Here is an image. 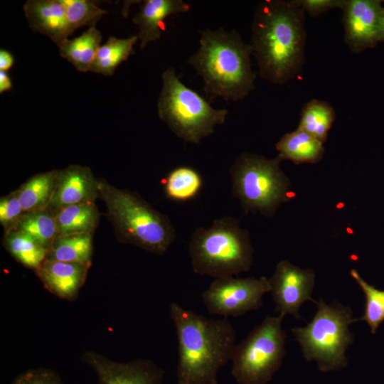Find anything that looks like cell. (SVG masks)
<instances>
[{
  "label": "cell",
  "instance_id": "cell-21",
  "mask_svg": "<svg viewBox=\"0 0 384 384\" xmlns=\"http://www.w3.org/2000/svg\"><path fill=\"white\" fill-rule=\"evenodd\" d=\"M58 170L38 174L16 190L24 213L48 209L50 203Z\"/></svg>",
  "mask_w": 384,
  "mask_h": 384
},
{
  "label": "cell",
  "instance_id": "cell-5",
  "mask_svg": "<svg viewBox=\"0 0 384 384\" xmlns=\"http://www.w3.org/2000/svg\"><path fill=\"white\" fill-rule=\"evenodd\" d=\"M188 252L195 273L216 279L248 271L254 250L249 233L238 220L225 216L214 220L208 228H197Z\"/></svg>",
  "mask_w": 384,
  "mask_h": 384
},
{
  "label": "cell",
  "instance_id": "cell-2",
  "mask_svg": "<svg viewBox=\"0 0 384 384\" xmlns=\"http://www.w3.org/2000/svg\"><path fill=\"white\" fill-rule=\"evenodd\" d=\"M169 314L178 339L177 382L215 384L218 370L231 361L236 334L227 318L209 319L176 302Z\"/></svg>",
  "mask_w": 384,
  "mask_h": 384
},
{
  "label": "cell",
  "instance_id": "cell-27",
  "mask_svg": "<svg viewBox=\"0 0 384 384\" xmlns=\"http://www.w3.org/2000/svg\"><path fill=\"white\" fill-rule=\"evenodd\" d=\"M13 230L27 234L48 250L58 237L55 215L48 209L24 213Z\"/></svg>",
  "mask_w": 384,
  "mask_h": 384
},
{
  "label": "cell",
  "instance_id": "cell-31",
  "mask_svg": "<svg viewBox=\"0 0 384 384\" xmlns=\"http://www.w3.org/2000/svg\"><path fill=\"white\" fill-rule=\"evenodd\" d=\"M11 384H63L59 375L48 368L30 369L18 375Z\"/></svg>",
  "mask_w": 384,
  "mask_h": 384
},
{
  "label": "cell",
  "instance_id": "cell-12",
  "mask_svg": "<svg viewBox=\"0 0 384 384\" xmlns=\"http://www.w3.org/2000/svg\"><path fill=\"white\" fill-rule=\"evenodd\" d=\"M341 9L344 41L351 51L360 53L383 41L381 1L345 0Z\"/></svg>",
  "mask_w": 384,
  "mask_h": 384
},
{
  "label": "cell",
  "instance_id": "cell-29",
  "mask_svg": "<svg viewBox=\"0 0 384 384\" xmlns=\"http://www.w3.org/2000/svg\"><path fill=\"white\" fill-rule=\"evenodd\" d=\"M66 8V18L70 34L82 26L95 25L107 14L94 2L87 0H63Z\"/></svg>",
  "mask_w": 384,
  "mask_h": 384
},
{
  "label": "cell",
  "instance_id": "cell-33",
  "mask_svg": "<svg viewBox=\"0 0 384 384\" xmlns=\"http://www.w3.org/2000/svg\"><path fill=\"white\" fill-rule=\"evenodd\" d=\"M14 58L8 50L1 49L0 50V70L7 71L14 65Z\"/></svg>",
  "mask_w": 384,
  "mask_h": 384
},
{
  "label": "cell",
  "instance_id": "cell-25",
  "mask_svg": "<svg viewBox=\"0 0 384 384\" xmlns=\"http://www.w3.org/2000/svg\"><path fill=\"white\" fill-rule=\"evenodd\" d=\"M137 41V36L126 38L110 36L107 42L99 48L90 71L112 75L118 65L132 55Z\"/></svg>",
  "mask_w": 384,
  "mask_h": 384
},
{
  "label": "cell",
  "instance_id": "cell-1",
  "mask_svg": "<svg viewBox=\"0 0 384 384\" xmlns=\"http://www.w3.org/2000/svg\"><path fill=\"white\" fill-rule=\"evenodd\" d=\"M304 14L296 0H265L257 5L249 44L264 80L281 85L302 70L306 43Z\"/></svg>",
  "mask_w": 384,
  "mask_h": 384
},
{
  "label": "cell",
  "instance_id": "cell-13",
  "mask_svg": "<svg viewBox=\"0 0 384 384\" xmlns=\"http://www.w3.org/2000/svg\"><path fill=\"white\" fill-rule=\"evenodd\" d=\"M81 359L95 371L99 384H161L164 377L163 370L149 360L116 362L95 351Z\"/></svg>",
  "mask_w": 384,
  "mask_h": 384
},
{
  "label": "cell",
  "instance_id": "cell-19",
  "mask_svg": "<svg viewBox=\"0 0 384 384\" xmlns=\"http://www.w3.org/2000/svg\"><path fill=\"white\" fill-rule=\"evenodd\" d=\"M53 213L58 236L93 234L100 222V212L95 203L66 206Z\"/></svg>",
  "mask_w": 384,
  "mask_h": 384
},
{
  "label": "cell",
  "instance_id": "cell-9",
  "mask_svg": "<svg viewBox=\"0 0 384 384\" xmlns=\"http://www.w3.org/2000/svg\"><path fill=\"white\" fill-rule=\"evenodd\" d=\"M284 316H267L239 343L231 358V373L239 384H266L285 355Z\"/></svg>",
  "mask_w": 384,
  "mask_h": 384
},
{
  "label": "cell",
  "instance_id": "cell-3",
  "mask_svg": "<svg viewBox=\"0 0 384 384\" xmlns=\"http://www.w3.org/2000/svg\"><path fill=\"white\" fill-rule=\"evenodd\" d=\"M251 47L235 30L222 28L200 31L199 48L188 60L212 97L237 102L255 90Z\"/></svg>",
  "mask_w": 384,
  "mask_h": 384
},
{
  "label": "cell",
  "instance_id": "cell-17",
  "mask_svg": "<svg viewBox=\"0 0 384 384\" xmlns=\"http://www.w3.org/2000/svg\"><path fill=\"white\" fill-rule=\"evenodd\" d=\"M190 4L182 0H146L139 12L132 19L139 28L137 35L143 49L150 43L159 40L165 30L167 17L188 12Z\"/></svg>",
  "mask_w": 384,
  "mask_h": 384
},
{
  "label": "cell",
  "instance_id": "cell-4",
  "mask_svg": "<svg viewBox=\"0 0 384 384\" xmlns=\"http://www.w3.org/2000/svg\"><path fill=\"white\" fill-rule=\"evenodd\" d=\"M99 198L107 208L117 240L162 255L176 238L169 218L154 209L134 192L98 179Z\"/></svg>",
  "mask_w": 384,
  "mask_h": 384
},
{
  "label": "cell",
  "instance_id": "cell-15",
  "mask_svg": "<svg viewBox=\"0 0 384 384\" xmlns=\"http://www.w3.org/2000/svg\"><path fill=\"white\" fill-rule=\"evenodd\" d=\"M88 270V267L78 263L46 260L35 272L47 290L71 301L84 284Z\"/></svg>",
  "mask_w": 384,
  "mask_h": 384
},
{
  "label": "cell",
  "instance_id": "cell-7",
  "mask_svg": "<svg viewBox=\"0 0 384 384\" xmlns=\"http://www.w3.org/2000/svg\"><path fill=\"white\" fill-rule=\"evenodd\" d=\"M157 111L159 118L184 142L198 144L225 123L228 112L215 109L199 93L184 85L175 69L161 75Z\"/></svg>",
  "mask_w": 384,
  "mask_h": 384
},
{
  "label": "cell",
  "instance_id": "cell-6",
  "mask_svg": "<svg viewBox=\"0 0 384 384\" xmlns=\"http://www.w3.org/2000/svg\"><path fill=\"white\" fill-rule=\"evenodd\" d=\"M316 311L305 326L292 332L307 361L316 362L320 371L338 370L348 365L346 351L353 342L349 326L357 321L353 311L337 302L316 301Z\"/></svg>",
  "mask_w": 384,
  "mask_h": 384
},
{
  "label": "cell",
  "instance_id": "cell-37",
  "mask_svg": "<svg viewBox=\"0 0 384 384\" xmlns=\"http://www.w3.org/2000/svg\"><path fill=\"white\" fill-rule=\"evenodd\" d=\"M215 384H218V383H215Z\"/></svg>",
  "mask_w": 384,
  "mask_h": 384
},
{
  "label": "cell",
  "instance_id": "cell-32",
  "mask_svg": "<svg viewBox=\"0 0 384 384\" xmlns=\"http://www.w3.org/2000/svg\"><path fill=\"white\" fill-rule=\"evenodd\" d=\"M298 5L311 16H319L331 9H341L345 0H296Z\"/></svg>",
  "mask_w": 384,
  "mask_h": 384
},
{
  "label": "cell",
  "instance_id": "cell-28",
  "mask_svg": "<svg viewBox=\"0 0 384 384\" xmlns=\"http://www.w3.org/2000/svg\"><path fill=\"white\" fill-rule=\"evenodd\" d=\"M350 274L366 296L364 314L357 321H366L371 334H375L379 325L384 321V290L369 284L356 270H351Z\"/></svg>",
  "mask_w": 384,
  "mask_h": 384
},
{
  "label": "cell",
  "instance_id": "cell-10",
  "mask_svg": "<svg viewBox=\"0 0 384 384\" xmlns=\"http://www.w3.org/2000/svg\"><path fill=\"white\" fill-rule=\"evenodd\" d=\"M270 291L269 280L265 277L230 276L214 279L201 297L209 314L236 317L260 309L264 295Z\"/></svg>",
  "mask_w": 384,
  "mask_h": 384
},
{
  "label": "cell",
  "instance_id": "cell-30",
  "mask_svg": "<svg viewBox=\"0 0 384 384\" xmlns=\"http://www.w3.org/2000/svg\"><path fill=\"white\" fill-rule=\"evenodd\" d=\"M24 214L16 190L0 199V223L7 233L13 230Z\"/></svg>",
  "mask_w": 384,
  "mask_h": 384
},
{
  "label": "cell",
  "instance_id": "cell-18",
  "mask_svg": "<svg viewBox=\"0 0 384 384\" xmlns=\"http://www.w3.org/2000/svg\"><path fill=\"white\" fill-rule=\"evenodd\" d=\"M275 148L282 160L297 164L317 163L324 154V144L299 128L284 134Z\"/></svg>",
  "mask_w": 384,
  "mask_h": 384
},
{
  "label": "cell",
  "instance_id": "cell-20",
  "mask_svg": "<svg viewBox=\"0 0 384 384\" xmlns=\"http://www.w3.org/2000/svg\"><path fill=\"white\" fill-rule=\"evenodd\" d=\"M101 41L100 31L92 26L77 38L65 39L58 46L61 57L72 63L78 71L87 72L91 70Z\"/></svg>",
  "mask_w": 384,
  "mask_h": 384
},
{
  "label": "cell",
  "instance_id": "cell-23",
  "mask_svg": "<svg viewBox=\"0 0 384 384\" xmlns=\"http://www.w3.org/2000/svg\"><path fill=\"white\" fill-rule=\"evenodd\" d=\"M164 191L170 200L185 202L198 196L203 178L195 169L188 166L174 168L163 179Z\"/></svg>",
  "mask_w": 384,
  "mask_h": 384
},
{
  "label": "cell",
  "instance_id": "cell-36",
  "mask_svg": "<svg viewBox=\"0 0 384 384\" xmlns=\"http://www.w3.org/2000/svg\"><path fill=\"white\" fill-rule=\"evenodd\" d=\"M175 384H180V383H178V382H176V383H175Z\"/></svg>",
  "mask_w": 384,
  "mask_h": 384
},
{
  "label": "cell",
  "instance_id": "cell-8",
  "mask_svg": "<svg viewBox=\"0 0 384 384\" xmlns=\"http://www.w3.org/2000/svg\"><path fill=\"white\" fill-rule=\"evenodd\" d=\"M282 161L247 152L236 158L230 169L233 193L246 213L270 218L293 197Z\"/></svg>",
  "mask_w": 384,
  "mask_h": 384
},
{
  "label": "cell",
  "instance_id": "cell-22",
  "mask_svg": "<svg viewBox=\"0 0 384 384\" xmlns=\"http://www.w3.org/2000/svg\"><path fill=\"white\" fill-rule=\"evenodd\" d=\"M93 234L58 236L48 250L46 260L78 263L90 268Z\"/></svg>",
  "mask_w": 384,
  "mask_h": 384
},
{
  "label": "cell",
  "instance_id": "cell-35",
  "mask_svg": "<svg viewBox=\"0 0 384 384\" xmlns=\"http://www.w3.org/2000/svg\"><path fill=\"white\" fill-rule=\"evenodd\" d=\"M383 36L384 41V13H383Z\"/></svg>",
  "mask_w": 384,
  "mask_h": 384
},
{
  "label": "cell",
  "instance_id": "cell-34",
  "mask_svg": "<svg viewBox=\"0 0 384 384\" xmlns=\"http://www.w3.org/2000/svg\"><path fill=\"white\" fill-rule=\"evenodd\" d=\"M12 88V81L6 71L0 70V93L9 91Z\"/></svg>",
  "mask_w": 384,
  "mask_h": 384
},
{
  "label": "cell",
  "instance_id": "cell-24",
  "mask_svg": "<svg viewBox=\"0 0 384 384\" xmlns=\"http://www.w3.org/2000/svg\"><path fill=\"white\" fill-rule=\"evenodd\" d=\"M4 245L14 258L34 271L47 257L48 249L27 234L17 230L5 233Z\"/></svg>",
  "mask_w": 384,
  "mask_h": 384
},
{
  "label": "cell",
  "instance_id": "cell-16",
  "mask_svg": "<svg viewBox=\"0 0 384 384\" xmlns=\"http://www.w3.org/2000/svg\"><path fill=\"white\" fill-rule=\"evenodd\" d=\"M23 10L31 28L48 36L57 45L71 35L63 0H28Z\"/></svg>",
  "mask_w": 384,
  "mask_h": 384
},
{
  "label": "cell",
  "instance_id": "cell-11",
  "mask_svg": "<svg viewBox=\"0 0 384 384\" xmlns=\"http://www.w3.org/2000/svg\"><path fill=\"white\" fill-rule=\"evenodd\" d=\"M269 280L271 294L279 315H292L299 319L302 305L311 301L315 284V274L311 269H302L288 260H281Z\"/></svg>",
  "mask_w": 384,
  "mask_h": 384
},
{
  "label": "cell",
  "instance_id": "cell-14",
  "mask_svg": "<svg viewBox=\"0 0 384 384\" xmlns=\"http://www.w3.org/2000/svg\"><path fill=\"white\" fill-rule=\"evenodd\" d=\"M98 179L87 166L70 165L58 170L53 195L48 209L56 210L72 205L95 203Z\"/></svg>",
  "mask_w": 384,
  "mask_h": 384
},
{
  "label": "cell",
  "instance_id": "cell-26",
  "mask_svg": "<svg viewBox=\"0 0 384 384\" xmlns=\"http://www.w3.org/2000/svg\"><path fill=\"white\" fill-rule=\"evenodd\" d=\"M335 118V111L328 102L312 99L303 106L297 128L324 144Z\"/></svg>",
  "mask_w": 384,
  "mask_h": 384
}]
</instances>
